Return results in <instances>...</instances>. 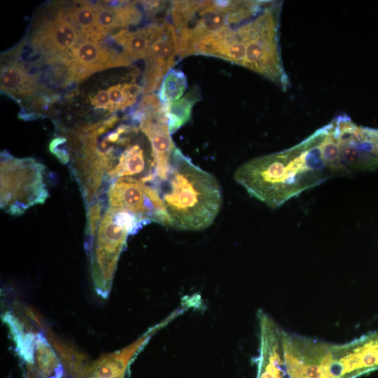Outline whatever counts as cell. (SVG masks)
Segmentation results:
<instances>
[{
    "label": "cell",
    "instance_id": "obj_9",
    "mask_svg": "<svg viewBox=\"0 0 378 378\" xmlns=\"http://www.w3.org/2000/svg\"><path fill=\"white\" fill-rule=\"evenodd\" d=\"M178 55L177 39L172 23L164 22L162 35L152 45L146 59L143 93L152 94L156 90L174 66Z\"/></svg>",
    "mask_w": 378,
    "mask_h": 378
},
{
    "label": "cell",
    "instance_id": "obj_7",
    "mask_svg": "<svg viewBox=\"0 0 378 378\" xmlns=\"http://www.w3.org/2000/svg\"><path fill=\"white\" fill-rule=\"evenodd\" d=\"M110 208L132 214L146 223L170 226V220L158 188L153 183L131 178L115 179L107 188Z\"/></svg>",
    "mask_w": 378,
    "mask_h": 378
},
{
    "label": "cell",
    "instance_id": "obj_13",
    "mask_svg": "<svg viewBox=\"0 0 378 378\" xmlns=\"http://www.w3.org/2000/svg\"><path fill=\"white\" fill-rule=\"evenodd\" d=\"M164 22L148 24L136 31L121 30L114 35V39L130 59H146L152 45L162 35Z\"/></svg>",
    "mask_w": 378,
    "mask_h": 378
},
{
    "label": "cell",
    "instance_id": "obj_11",
    "mask_svg": "<svg viewBox=\"0 0 378 378\" xmlns=\"http://www.w3.org/2000/svg\"><path fill=\"white\" fill-rule=\"evenodd\" d=\"M237 27L225 28L204 37L197 44L194 55L215 57L243 66L246 46Z\"/></svg>",
    "mask_w": 378,
    "mask_h": 378
},
{
    "label": "cell",
    "instance_id": "obj_5",
    "mask_svg": "<svg viewBox=\"0 0 378 378\" xmlns=\"http://www.w3.org/2000/svg\"><path fill=\"white\" fill-rule=\"evenodd\" d=\"M145 224L146 222L132 214L110 207L103 214L94 234V244L91 246L94 247L92 252V275L100 294L106 295L110 289L127 236L135 233Z\"/></svg>",
    "mask_w": 378,
    "mask_h": 378
},
{
    "label": "cell",
    "instance_id": "obj_3",
    "mask_svg": "<svg viewBox=\"0 0 378 378\" xmlns=\"http://www.w3.org/2000/svg\"><path fill=\"white\" fill-rule=\"evenodd\" d=\"M263 4L257 1H172L170 15L178 55L180 58L193 55L202 38L247 22L262 11Z\"/></svg>",
    "mask_w": 378,
    "mask_h": 378
},
{
    "label": "cell",
    "instance_id": "obj_6",
    "mask_svg": "<svg viewBox=\"0 0 378 378\" xmlns=\"http://www.w3.org/2000/svg\"><path fill=\"white\" fill-rule=\"evenodd\" d=\"M45 167L33 158L1 155V207L11 215L43 204L48 196L43 181Z\"/></svg>",
    "mask_w": 378,
    "mask_h": 378
},
{
    "label": "cell",
    "instance_id": "obj_22",
    "mask_svg": "<svg viewBox=\"0 0 378 378\" xmlns=\"http://www.w3.org/2000/svg\"><path fill=\"white\" fill-rule=\"evenodd\" d=\"M27 80L26 71L21 64H10L1 69V89L5 92L14 93L20 90Z\"/></svg>",
    "mask_w": 378,
    "mask_h": 378
},
{
    "label": "cell",
    "instance_id": "obj_19",
    "mask_svg": "<svg viewBox=\"0 0 378 378\" xmlns=\"http://www.w3.org/2000/svg\"><path fill=\"white\" fill-rule=\"evenodd\" d=\"M110 111L123 110L133 105L143 88L135 83H122L108 88Z\"/></svg>",
    "mask_w": 378,
    "mask_h": 378
},
{
    "label": "cell",
    "instance_id": "obj_14",
    "mask_svg": "<svg viewBox=\"0 0 378 378\" xmlns=\"http://www.w3.org/2000/svg\"><path fill=\"white\" fill-rule=\"evenodd\" d=\"M78 38V33L74 23L67 20L65 15L60 14L39 34L36 41L49 50L64 52L74 48Z\"/></svg>",
    "mask_w": 378,
    "mask_h": 378
},
{
    "label": "cell",
    "instance_id": "obj_17",
    "mask_svg": "<svg viewBox=\"0 0 378 378\" xmlns=\"http://www.w3.org/2000/svg\"><path fill=\"white\" fill-rule=\"evenodd\" d=\"M199 99L200 93L198 90L193 88L180 99L164 104L171 134L176 132L189 121L192 108Z\"/></svg>",
    "mask_w": 378,
    "mask_h": 378
},
{
    "label": "cell",
    "instance_id": "obj_4",
    "mask_svg": "<svg viewBox=\"0 0 378 378\" xmlns=\"http://www.w3.org/2000/svg\"><path fill=\"white\" fill-rule=\"evenodd\" d=\"M278 10V7H266L237 30L246 46L243 66L286 90L290 84L280 54Z\"/></svg>",
    "mask_w": 378,
    "mask_h": 378
},
{
    "label": "cell",
    "instance_id": "obj_8",
    "mask_svg": "<svg viewBox=\"0 0 378 378\" xmlns=\"http://www.w3.org/2000/svg\"><path fill=\"white\" fill-rule=\"evenodd\" d=\"M134 116L151 147L155 164V181L164 180L169 173L176 148L169 130L164 106L157 95H146Z\"/></svg>",
    "mask_w": 378,
    "mask_h": 378
},
{
    "label": "cell",
    "instance_id": "obj_20",
    "mask_svg": "<svg viewBox=\"0 0 378 378\" xmlns=\"http://www.w3.org/2000/svg\"><path fill=\"white\" fill-rule=\"evenodd\" d=\"M71 21L77 25L86 35L95 30L97 10L96 7L88 1H76L69 10Z\"/></svg>",
    "mask_w": 378,
    "mask_h": 378
},
{
    "label": "cell",
    "instance_id": "obj_15",
    "mask_svg": "<svg viewBox=\"0 0 378 378\" xmlns=\"http://www.w3.org/2000/svg\"><path fill=\"white\" fill-rule=\"evenodd\" d=\"M141 348L140 343L135 342L120 351L99 359L88 370V378H111L125 373L130 361Z\"/></svg>",
    "mask_w": 378,
    "mask_h": 378
},
{
    "label": "cell",
    "instance_id": "obj_23",
    "mask_svg": "<svg viewBox=\"0 0 378 378\" xmlns=\"http://www.w3.org/2000/svg\"><path fill=\"white\" fill-rule=\"evenodd\" d=\"M92 104L99 108L108 109L111 108L110 97L108 90H99L92 98H91Z\"/></svg>",
    "mask_w": 378,
    "mask_h": 378
},
{
    "label": "cell",
    "instance_id": "obj_12",
    "mask_svg": "<svg viewBox=\"0 0 378 378\" xmlns=\"http://www.w3.org/2000/svg\"><path fill=\"white\" fill-rule=\"evenodd\" d=\"M343 162L347 169L374 171L378 169V158L365 149L351 134L355 124L347 116H339L335 120Z\"/></svg>",
    "mask_w": 378,
    "mask_h": 378
},
{
    "label": "cell",
    "instance_id": "obj_21",
    "mask_svg": "<svg viewBox=\"0 0 378 378\" xmlns=\"http://www.w3.org/2000/svg\"><path fill=\"white\" fill-rule=\"evenodd\" d=\"M36 341V360L42 374L48 377L54 373L56 378H60L62 370L55 353L43 337H38Z\"/></svg>",
    "mask_w": 378,
    "mask_h": 378
},
{
    "label": "cell",
    "instance_id": "obj_18",
    "mask_svg": "<svg viewBox=\"0 0 378 378\" xmlns=\"http://www.w3.org/2000/svg\"><path fill=\"white\" fill-rule=\"evenodd\" d=\"M188 88L185 74L177 69H171L163 78L158 93L162 104H169L181 99Z\"/></svg>",
    "mask_w": 378,
    "mask_h": 378
},
{
    "label": "cell",
    "instance_id": "obj_1",
    "mask_svg": "<svg viewBox=\"0 0 378 378\" xmlns=\"http://www.w3.org/2000/svg\"><path fill=\"white\" fill-rule=\"evenodd\" d=\"M324 127L298 145L248 160L237 168L234 181L271 208L281 206L332 175L320 150Z\"/></svg>",
    "mask_w": 378,
    "mask_h": 378
},
{
    "label": "cell",
    "instance_id": "obj_24",
    "mask_svg": "<svg viewBox=\"0 0 378 378\" xmlns=\"http://www.w3.org/2000/svg\"><path fill=\"white\" fill-rule=\"evenodd\" d=\"M368 144L370 152L378 158V130L372 128Z\"/></svg>",
    "mask_w": 378,
    "mask_h": 378
},
{
    "label": "cell",
    "instance_id": "obj_10",
    "mask_svg": "<svg viewBox=\"0 0 378 378\" xmlns=\"http://www.w3.org/2000/svg\"><path fill=\"white\" fill-rule=\"evenodd\" d=\"M71 57V68L77 79L108 67L126 66L131 62L125 52H114L92 39L78 43L72 49Z\"/></svg>",
    "mask_w": 378,
    "mask_h": 378
},
{
    "label": "cell",
    "instance_id": "obj_16",
    "mask_svg": "<svg viewBox=\"0 0 378 378\" xmlns=\"http://www.w3.org/2000/svg\"><path fill=\"white\" fill-rule=\"evenodd\" d=\"M324 130L319 147L326 167L332 175H345L350 171L342 159L340 136L335 121L324 126Z\"/></svg>",
    "mask_w": 378,
    "mask_h": 378
},
{
    "label": "cell",
    "instance_id": "obj_2",
    "mask_svg": "<svg viewBox=\"0 0 378 378\" xmlns=\"http://www.w3.org/2000/svg\"><path fill=\"white\" fill-rule=\"evenodd\" d=\"M153 184L164 204L170 227L177 230L206 229L220 210L222 192L216 178L196 166L176 147L167 177Z\"/></svg>",
    "mask_w": 378,
    "mask_h": 378
}]
</instances>
